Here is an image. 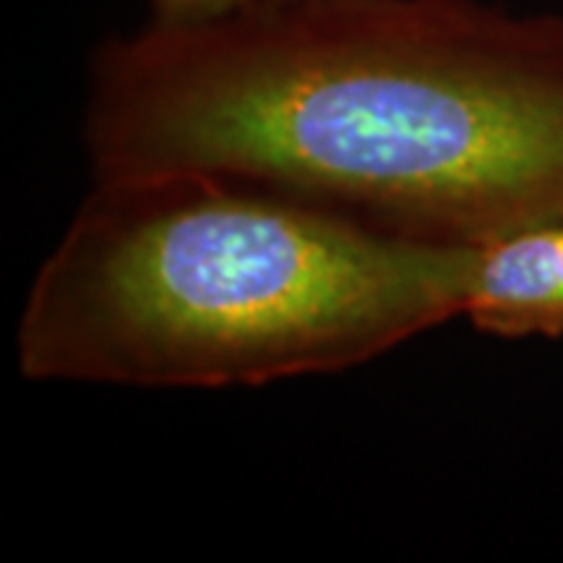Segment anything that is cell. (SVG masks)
I'll return each mask as SVG.
<instances>
[{
  "mask_svg": "<svg viewBox=\"0 0 563 563\" xmlns=\"http://www.w3.org/2000/svg\"><path fill=\"white\" fill-rule=\"evenodd\" d=\"M95 180L253 183L426 243L563 220V19L477 0H279L110 40Z\"/></svg>",
  "mask_w": 563,
  "mask_h": 563,
  "instance_id": "obj_1",
  "label": "cell"
},
{
  "mask_svg": "<svg viewBox=\"0 0 563 563\" xmlns=\"http://www.w3.org/2000/svg\"><path fill=\"white\" fill-rule=\"evenodd\" d=\"M475 249L211 175L95 180L34 274L16 363L139 389L347 371L460 319Z\"/></svg>",
  "mask_w": 563,
  "mask_h": 563,
  "instance_id": "obj_2",
  "label": "cell"
},
{
  "mask_svg": "<svg viewBox=\"0 0 563 563\" xmlns=\"http://www.w3.org/2000/svg\"><path fill=\"white\" fill-rule=\"evenodd\" d=\"M462 316L506 340L563 336V220L477 245Z\"/></svg>",
  "mask_w": 563,
  "mask_h": 563,
  "instance_id": "obj_3",
  "label": "cell"
},
{
  "mask_svg": "<svg viewBox=\"0 0 563 563\" xmlns=\"http://www.w3.org/2000/svg\"><path fill=\"white\" fill-rule=\"evenodd\" d=\"M279 3V0H152L154 21L167 24H188V21H207L228 13L253 9V5Z\"/></svg>",
  "mask_w": 563,
  "mask_h": 563,
  "instance_id": "obj_4",
  "label": "cell"
}]
</instances>
